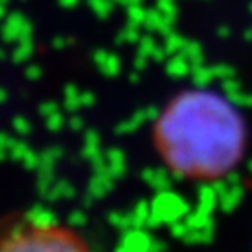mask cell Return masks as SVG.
<instances>
[{
  "mask_svg": "<svg viewBox=\"0 0 252 252\" xmlns=\"http://www.w3.org/2000/svg\"><path fill=\"white\" fill-rule=\"evenodd\" d=\"M0 252H90V247L67 226L25 217L0 230Z\"/></svg>",
  "mask_w": 252,
  "mask_h": 252,
  "instance_id": "7a4b0ae2",
  "label": "cell"
},
{
  "mask_svg": "<svg viewBox=\"0 0 252 252\" xmlns=\"http://www.w3.org/2000/svg\"><path fill=\"white\" fill-rule=\"evenodd\" d=\"M251 124L228 94L213 86H185L162 103L152 124L157 159L176 180L211 185L243 166Z\"/></svg>",
  "mask_w": 252,
  "mask_h": 252,
  "instance_id": "6da1fadb",
  "label": "cell"
}]
</instances>
